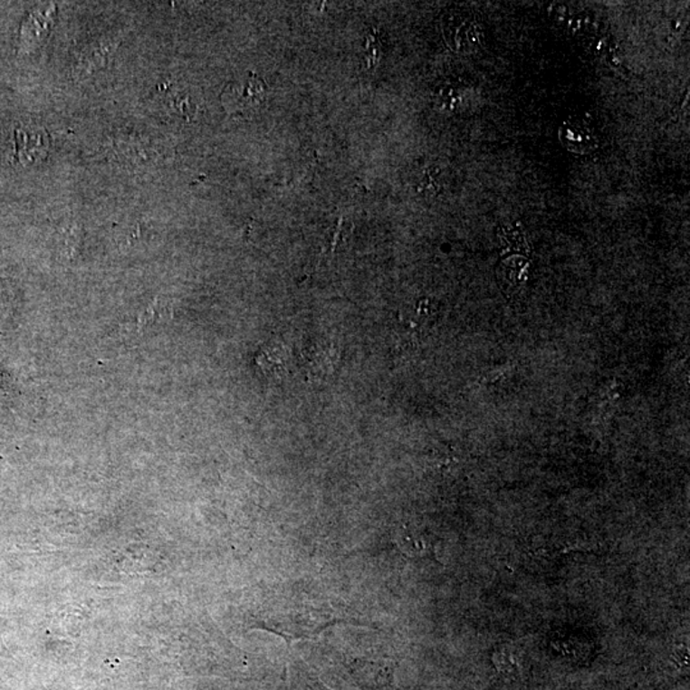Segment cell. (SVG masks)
Masks as SVG:
<instances>
[{
	"label": "cell",
	"instance_id": "obj_1",
	"mask_svg": "<svg viewBox=\"0 0 690 690\" xmlns=\"http://www.w3.org/2000/svg\"><path fill=\"white\" fill-rule=\"evenodd\" d=\"M265 94V81L261 80L256 73L248 72L244 80L226 86L222 101L230 114L244 115L256 110L263 104Z\"/></svg>",
	"mask_w": 690,
	"mask_h": 690
},
{
	"label": "cell",
	"instance_id": "obj_3",
	"mask_svg": "<svg viewBox=\"0 0 690 690\" xmlns=\"http://www.w3.org/2000/svg\"><path fill=\"white\" fill-rule=\"evenodd\" d=\"M55 8H49L45 12H35L30 14L29 20L24 22L22 27V46L29 48L35 43L42 42L43 37L48 35L52 24H54Z\"/></svg>",
	"mask_w": 690,
	"mask_h": 690
},
{
	"label": "cell",
	"instance_id": "obj_2",
	"mask_svg": "<svg viewBox=\"0 0 690 690\" xmlns=\"http://www.w3.org/2000/svg\"><path fill=\"white\" fill-rule=\"evenodd\" d=\"M14 158L24 167L36 166L48 157L49 141L45 129L29 127L17 129L14 133Z\"/></svg>",
	"mask_w": 690,
	"mask_h": 690
},
{
	"label": "cell",
	"instance_id": "obj_7",
	"mask_svg": "<svg viewBox=\"0 0 690 690\" xmlns=\"http://www.w3.org/2000/svg\"><path fill=\"white\" fill-rule=\"evenodd\" d=\"M382 58V43L378 29H372L366 37L365 59L369 70L378 67Z\"/></svg>",
	"mask_w": 690,
	"mask_h": 690
},
{
	"label": "cell",
	"instance_id": "obj_5",
	"mask_svg": "<svg viewBox=\"0 0 690 690\" xmlns=\"http://www.w3.org/2000/svg\"><path fill=\"white\" fill-rule=\"evenodd\" d=\"M172 304L167 302V301H161V298H157V300H155L154 302H152L150 306L139 316V328H151V326L168 321V320L172 319Z\"/></svg>",
	"mask_w": 690,
	"mask_h": 690
},
{
	"label": "cell",
	"instance_id": "obj_4",
	"mask_svg": "<svg viewBox=\"0 0 690 690\" xmlns=\"http://www.w3.org/2000/svg\"><path fill=\"white\" fill-rule=\"evenodd\" d=\"M561 142L569 150L575 152H587L592 150L595 146V137L586 127L577 126V124H567L561 132Z\"/></svg>",
	"mask_w": 690,
	"mask_h": 690
},
{
	"label": "cell",
	"instance_id": "obj_6",
	"mask_svg": "<svg viewBox=\"0 0 690 690\" xmlns=\"http://www.w3.org/2000/svg\"><path fill=\"white\" fill-rule=\"evenodd\" d=\"M398 545H399L404 554L410 556V558L425 555L426 551H428V549H430V545H428V542H426L421 534L416 532V531L408 530V528H406L400 533Z\"/></svg>",
	"mask_w": 690,
	"mask_h": 690
}]
</instances>
